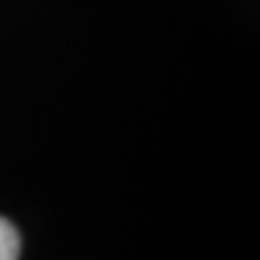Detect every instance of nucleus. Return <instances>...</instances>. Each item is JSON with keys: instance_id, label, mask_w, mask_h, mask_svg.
<instances>
[{"instance_id": "nucleus-1", "label": "nucleus", "mask_w": 260, "mask_h": 260, "mask_svg": "<svg viewBox=\"0 0 260 260\" xmlns=\"http://www.w3.org/2000/svg\"><path fill=\"white\" fill-rule=\"evenodd\" d=\"M22 249L20 232L9 219L0 217V260H18Z\"/></svg>"}]
</instances>
